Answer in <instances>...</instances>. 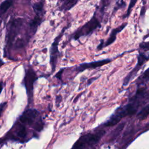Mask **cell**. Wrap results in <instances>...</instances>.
<instances>
[{"mask_svg": "<svg viewBox=\"0 0 149 149\" xmlns=\"http://www.w3.org/2000/svg\"><path fill=\"white\" fill-rule=\"evenodd\" d=\"M148 97L146 88H139L135 95L130 100V102L123 107L119 108L105 123V126H111L118 123L123 118L127 115H132L136 113L139 107L145 98Z\"/></svg>", "mask_w": 149, "mask_h": 149, "instance_id": "cell-1", "label": "cell"}, {"mask_svg": "<svg viewBox=\"0 0 149 149\" xmlns=\"http://www.w3.org/2000/svg\"><path fill=\"white\" fill-rule=\"evenodd\" d=\"M105 133V131L101 130L96 133L84 134L76 141L72 149H85L87 147L97 143Z\"/></svg>", "mask_w": 149, "mask_h": 149, "instance_id": "cell-2", "label": "cell"}, {"mask_svg": "<svg viewBox=\"0 0 149 149\" xmlns=\"http://www.w3.org/2000/svg\"><path fill=\"white\" fill-rule=\"evenodd\" d=\"M100 27L101 23L100 21L95 16H93L88 22H87L83 26L79 28L73 34V38L76 40L81 37L88 36L91 34L95 29Z\"/></svg>", "mask_w": 149, "mask_h": 149, "instance_id": "cell-3", "label": "cell"}, {"mask_svg": "<svg viewBox=\"0 0 149 149\" xmlns=\"http://www.w3.org/2000/svg\"><path fill=\"white\" fill-rule=\"evenodd\" d=\"M37 78V74L33 69L30 68L26 70L24 77V84L26 90L29 103L33 100L34 84Z\"/></svg>", "mask_w": 149, "mask_h": 149, "instance_id": "cell-4", "label": "cell"}, {"mask_svg": "<svg viewBox=\"0 0 149 149\" xmlns=\"http://www.w3.org/2000/svg\"><path fill=\"white\" fill-rule=\"evenodd\" d=\"M68 27H65L62 31L60 33V34L55 38L54 41L52 44V45L50 49V64L52 68V72H54L56 66V63L58 61V56L59 55V50H58V44L59 42L60 41L61 38L63 36V34L65 32V31L66 30V29Z\"/></svg>", "mask_w": 149, "mask_h": 149, "instance_id": "cell-5", "label": "cell"}, {"mask_svg": "<svg viewBox=\"0 0 149 149\" xmlns=\"http://www.w3.org/2000/svg\"><path fill=\"white\" fill-rule=\"evenodd\" d=\"M23 23V19L22 18H17L12 21L6 36V42L8 45L10 46L12 45L16 37L19 34Z\"/></svg>", "mask_w": 149, "mask_h": 149, "instance_id": "cell-6", "label": "cell"}, {"mask_svg": "<svg viewBox=\"0 0 149 149\" xmlns=\"http://www.w3.org/2000/svg\"><path fill=\"white\" fill-rule=\"evenodd\" d=\"M38 115L39 113L36 109H28L26 110L20 116L19 118V122L23 125H36L42 121V120L40 118L36 122V120L37 119V118L39 116Z\"/></svg>", "mask_w": 149, "mask_h": 149, "instance_id": "cell-7", "label": "cell"}, {"mask_svg": "<svg viewBox=\"0 0 149 149\" xmlns=\"http://www.w3.org/2000/svg\"><path fill=\"white\" fill-rule=\"evenodd\" d=\"M148 60V55H146V54L144 53L139 52L138 58H137V64L136 66L133 68V69L125 77L123 81V86H126L129 83V81L135 77V76L137 74L139 70L141 68L142 66Z\"/></svg>", "mask_w": 149, "mask_h": 149, "instance_id": "cell-8", "label": "cell"}, {"mask_svg": "<svg viewBox=\"0 0 149 149\" xmlns=\"http://www.w3.org/2000/svg\"><path fill=\"white\" fill-rule=\"evenodd\" d=\"M111 59H105L103 60L91 62L90 63H83L79 65V66L77 68V70L78 72H81L86 69H95V68L101 67L103 65H105L106 64H108L109 62H111Z\"/></svg>", "mask_w": 149, "mask_h": 149, "instance_id": "cell-9", "label": "cell"}, {"mask_svg": "<svg viewBox=\"0 0 149 149\" xmlns=\"http://www.w3.org/2000/svg\"><path fill=\"white\" fill-rule=\"evenodd\" d=\"M127 24V23H125L123 24H122V25L119 26V27H118L117 28L113 29L110 34L109 37L108 38L107 41H106V42L105 43L104 47H107V46H109L111 44H112L115 40L116 38V35L118 33H119V32H120Z\"/></svg>", "mask_w": 149, "mask_h": 149, "instance_id": "cell-10", "label": "cell"}, {"mask_svg": "<svg viewBox=\"0 0 149 149\" xmlns=\"http://www.w3.org/2000/svg\"><path fill=\"white\" fill-rule=\"evenodd\" d=\"M15 134L17 139L24 140L27 135L25 126L22 123L17 124L15 128Z\"/></svg>", "mask_w": 149, "mask_h": 149, "instance_id": "cell-11", "label": "cell"}, {"mask_svg": "<svg viewBox=\"0 0 149 149\" xmlns=\"http://www.w3.org/2000/svg\"><path fill=\"white\" fill-rule=\"evenodd\" d=\"M79 0H64L60 6V9L63 11H68L72 9Z\"/></svg>", "mask_w": 149, "mask_h": 149, "instance_id": "cell-12", "label": "cell"}, {"mask_svg": "<svg viewBox=\"0 0 149 149\" xmlns=\"http://www.w3.org/2000/svg\"><path fill=\"white\" fill-rule=\"evenodd\" d=\"M44 0H40L39 2L33 4V8L37 16L41 17L42 15V13L44 12Z\"/></svg>", "mask_w": 149, "mask_h": 149, "instance_id": "cell-13", "label": "cell"}, {"mask_svg": "<svg viewBox=\"0 0 149 149\" xmlns=\"http://www.w3.org/2000/svg\"><path fill=\"white\" fill-rule=\"evenodd\" d=\"M12 0H5L0 5V13L1 15L5 13L12 5Z\"/></svg>", "mask_w": 149, "mask_h": 149, "instance_id": "cell-14", "label": "cell"}, {"mask_svg": "<svg viewBox=\"0 0 149 149\" xmlns=\"http://www.w3.org/2000/svg\"><path fill=\"white\" fill-rule=\"evenodd\" d=\"M148 69H147L143 73L138 79L137 80V83L139 85H141L144 84L146 83H147L148 81V79H149V74H148Z\"/></svg>", "mask_w": 149, "mask_h": 149, "instance_id": "cell-15", "label": "cell"}, {"mask_svg": "<svg viewBox=\"0 0 149 149\" xmlns=\"http://www.w3.org/2000/svg\"><path fill=\"white\" fill-rule=\"evenodd\" d=\"M149 107H148V105L147 104L146 106L142 109L140 112L138 113V117L140 119L143 120L145 118H146L148 115V112H149Z\"/></svg>", "mask_w": 149, "mask_h": 149, "instance_id": "cell-16", "label": "cell"}, {"mask_svg": "<svg viewBox=\"0 0 149 149\" xmlns=\"http://www.w3.org/2000/svg\"><path fill=\"white\" fill-rule=\"evenodd\" d=\"M124 125H125V123H122V124H120L119 126H118V127L114 130L113 132L111 134V137L110 140H114V139H115L116 137H117L119 134L120 132L123 129Z\"/></svg>", "mask_w": 149, "mask_h": 149, "instance_id": "cell-17", "label": "cell"}, {"mask_svg": "<svg viewBox=\"0 0 149 149\" xmlns=\"http://www.w3.org/2000/svg\"><path fill=\"white\" fill-rule=\"evenodd\" d=\"M126 6V3L123 0H117L113 10L112 14H114L118 9L124 8Z\"/></svg>", "mask_w": 149, "mask_h": 149, "instance_id": "cell-18", "label": "cell"}, {"mask_svg": "<svg viewBox=\"0 0 149 149\" xmlns=\"http://www.w3.org/2000/svg\"><path fill=\"white\" fill-rule=\"evenodd\" d=\"M137 1V0H130V3H129V5L127 10V12H126V13L124 15L123 18H126V17H129V16L130 14V12H131L132 9L134 7V6L136 5Z\"/></svg>", "mask_w": 149, "mask_h": 149, "instance_id": "cell-19", "label": "cell"}, {"mask_svg": "<svg viewBox=\"0 0 149 149\" xmlns=\"http://www.w3.org/2000/svg\"><path fill=\"white\" fill-rule=\"evenodd\" d=\"M139 47H140L141 48L146 49L147 51H148V49H149V44H148V42L141 43V44L139 45Z\"/></svg>", "mask_w": 149, "mask_h": 149, "instance_id": "cell-20", "label": "cell"}, {"mask_svg": "<svg viewBox=\"0 0 149 149\" xmlns=\"http://www.w3.org/2000/svg\"><path fill=\"white\" fill-rule=\"evenodd\" d=\"M6 104H7L6 102H3V103L0 104V117H1V115H2V113H3V111L5 110V107L6 106Z\"/></svg>", "mask_w": 149, "mask_h": 149, "instance_id": "cell-21", "label": "cell"}, {"mask_svg": "<svg viewBox=\"0 0 149 149\" xmlns=\"http://www.w3.org/2000/svg\"><path fill=\"white\" fill-rule=\"evenodd\" d=\"M63 70V69H61V70H59V71L57 73V74L55 75V76H56L57 78H58L59 79H60V80L61 79V74L62 73Z\"/></svg>", "mask_w": 149, "mask_h": 149, "instance_id": "cell-22", "label": "cell"}, {"mask_svg": "<svg viewBox=\"0 0 149 149\" xmlns=\"http://www.w3.org/2000/svg\"><path fill=\"white\" fill-rule=\"evenodd\" d=\"M103 40H101V42L100 44V45L98 46V47H97V49H98V50H101L102 48V47H103Z\"/></svg>", "mask_w": 149, "mask_h": 149, "instance_id": "cell-23", "label": "cell"}, {"mask_svg": "<svg viewBox=\"0 0 149 149\" xmlns=\"http://www.w3.org/2000/svg\"><path fill=\"white\" fill-rule=\"evenodd\" d=\"M2 89H3V84H2V82H1V83H0V94H1V93L2 92Z\"/></svg>", "mask_w": 149, "mask_h": 149, "instance_id": "cell-24", "label": "cell"}, {"mask_svg": "<svg viewBox=\"0 0 149 149\" xmlns=\"http://www.w3.org/2000/svg\"><path fill=\"white\" fill-rule=\"evenodd\" d=\"M4 63H4V62H3V61L0 59V67H1V66H2Z\"/></svg>", "mask_w": 149, "mask_h": 149, "instance_id": "cell-25", "label": "cell"}, {"mask_svg": "<svg viewBox=\"0 0 149 149\" xmlns=\"http://www.w3.org/2000/svg\"><path fill=\"white\" fill-rule=\"evenodd\" d=\"M2 140H1V139H0V144H1V143H2Z\"/></svg>", "mask_w": 149, "mask_h": 149, "instance_id": "cell-26", "label": "cell"}]
</instances>
